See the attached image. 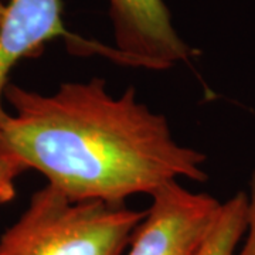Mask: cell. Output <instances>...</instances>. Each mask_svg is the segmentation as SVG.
I'll use <instances>...</instances> for the list:
<instances>
[{
    "instance_id": "5",
    "label": "cell",
    "mask_w": 255,
    "mask_h": 255,
    "mask_svg": "<svg viewBox=\"0 0 255 255\" xmlns=\"http://www.w3.org/2000/svg\"><path fill=\"white\" fill-rule=\"evenodd\" d=\"M121 64L169 70L197 54L173 27L163 0H108Z\"/></svg>"
},
{
    "instance_id": "2",
    "label": "cell",
    "mask_w": 255,
    "mask_h": 255,
    "mask_svg": "<svg viewBox=\"0 0 255 255\" xmlns=\"http://www.w3.org/2000/svg\"><path fill=\"white\" fill-rule=\"evenodd\" d=\"M145 211L74 200L46 184L0 237V255H124Z\"/></svg>"
},
{
    "instance_id": "9",
    "label": "cell",
    "mask_w": 255,
    "mask_h": 255,
    "mask_svg": "<svg viewBox=\"0 0 255 255\" xmlns=\"http://www.w3.org/2000/svg\"><path fill=\"white\" fill-rule=\"evenodd\" d=\"M4 13H6V3H3V1L0 0V21L3 20Z\"/></svg>"
},
{
    "instance_id": "1",
    "label": "cell",
    "mask_w": 255,
    "mask_h": 255,
    "mask_svg": "<svg viewBox=\"0 0 255 255\" xmlns=\"http://www.w3.org/2000/svg\"><path fill=\"white\" fill-rule=\"evenodd\" d=\"M4 100L13 112L0 127V152L70 199L122 204L180 179H207L206 156L180 145L133 88L114 97L92 78L40 94L9 82Z\"/></svg>"
},
{
    "instance_id": "3",
    "label": "cell",
    "mask_w": 255,
    "mask_h": 255,
    "mask_svg": "<svg viewBox=\"0 0 255 255\" xmlns=\"http://www.w3.org/2000/svg\"><path fill=\"white\" fill-rule=\"evenodd\" d=\"M152 203L124 255H194L219 214L221 203L179 182L150 194Z\"/></svg>"
},
{
    "instance_id": "4",
    "label": "cell",
    "mask_w": 255,
    "mask_h": 255,
    "mask_svg": "<svg viewBox=\"0 0 255 255\" xmlns=\"http://www.w3.org/2000/svg\"><path fill=\"white\" fill-rule=\"evenodd\" d=\"M55 38H64L75 54H101L121 64L114 47L85 40L65 28L63 0H10L0 21V127L7 117L3 101L11 70L21 60L40 54Z\"/></svg>"
},
{
    "instance_id": "6",
    "label": "cell",
    "mask_w": 255,
    "mask_h": 255,
    "mask_svg": "<svg viewBox=\"0 0 255 255\" xmlns=\"http://www.w3.org/2000/svg\"><path fill=\"white\" fill-rule=\"evenodd\" d=\"M248 196L238 193L221 203L219 214L194 255H236L247 230Z\"/></svg>"
},
{
    "instance_id": "8",
    "label": "cell",
    "mask_w": 255,
    "mask_h": 255,
    "mask_svg": "<svg viewBox=\"0 0 255 255\" xmlns=\"http://www.w3.org/2000/svg\"><path fill=\"white\" fill-rule=\"evenodd\" d=\"M236 255H255V173L251 182V194L248 196L247 211V230L244 234V244Z\"/></svg>"
},
{
    "instance_id": "7",
    "label": "cell",
    "mask_w": 255,
    "mask_h": 255,
    "mask_svg": "<svg viewBox=\"0 0 255 255\" xmlns=\"http://www.w3.org/2000/svg\"><path fill=\"white\" fill-rule=\"evenodd\" d=\"M26 169L6 152H0V204L10 201L16 194L14 180Z\"/></svg>"
}]
</instances>
